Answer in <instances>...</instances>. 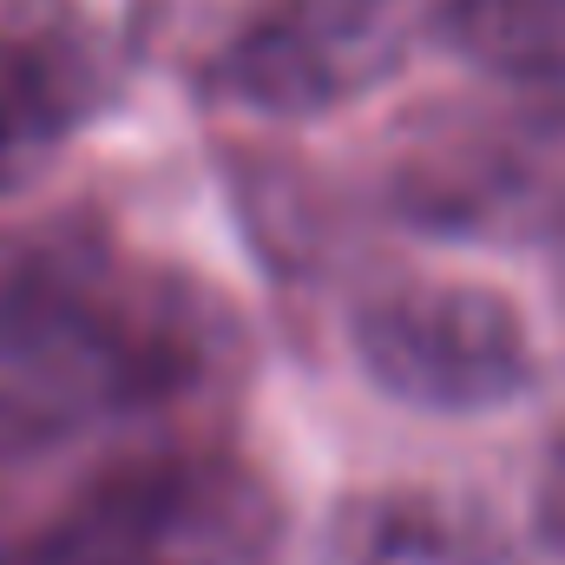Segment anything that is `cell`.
Masks as SVG:
<instances>
[{"label": "cell", "instance_id": "obj_4", "mask_svg": "<svg viewBox=\"0 0 565 565\" xmlns=\"http://www.w3.org/2000/svg\"><path fill=\"white\" fill-rule=\"evenodd\" d=\"M395 66L388 0H277L211 60V93L257 119H316L375 93Z\"/></svg>", "mask_w": 565, "mask_h": 565}, {"label": "cell", "instance_id": "obj_1", "mask_svg": "<svg viewBox=\"0 0 565 565\" xmlns=\"http://www.w3.org/2000/svg\"><path fill=\"white\" fill-rule=\"evenodd\" d=\"M224 316L99 231L0 237V447H60L211 382Z\"/></svg>", "mask_w": 565, "mask_h": 565}, {"label": "cell", "instance_id": "obj_3", "mask_svg": "<svg viewBox=\"0 0 565 565\" xmlns=\"http://www.w3.org/2000/svg\"><path fill=\"white\" fill-rule=\"evenodd\" d=\"M349 342L362 375L422 415H493L533 388L526 316L487 282L415 277L355 302Z\"/></svg>", "mask_w": 565, "mask_h": 565}, {"label": "cell", "instance_id": "obj_8", "mask_svg": "<svg viewBox=\"0 0 565 565\" xmlns=\"http://www.w3.org/2000/svg\"><path fill=\"white\" fill-rule=\"evenodd\" d=\"M533 520H540L546 546H559V553H565V440L553 447V460H546V473H540V500H533Z\"/></svg>", "mask_w": 565, "mask_h": 565}, {"label": "cell", "instance_id": "obj_2", "mask_svg": "<svg viewBox=\"0 0 565 565\" xmlns=\"http://www.w3.org/2000/svg\"><path fill=\"white\" fill-rule=\"evenodd\" d=\"M270 487L231 454H139L40 520L0 565H264Z\"/></svg>", "mask_w": 565, "mask_h": 565}, {"label": "cell", "instance_id": "obj_6", "mask_svg": "<svg viewBox=\"0 0 565 565\" xmlns=\"http://www.w3.org/2000/svg\"><path fill=\"white\" fill-rule=\"evenodd\" d=\"M493 533L434 493H362L329 526V565H493Z\"/></svg>", "mask_w": 565, "mask_h": 565}, {"label": "cell", "instance_id": "obj_5", "mask_svg": "<svg viewBox=\"0 0 565 565\" xmlns=\"http://www.w3.org/2000/svg\"><path fill=\"white\" fill-rule=\"evenodd\" d=\"M113 86L99 20L79 0H0V158L73 139Z\"/></svg>", "mask_w": 565, "mask_h": 565}, {"label": "cell", "instance_id": "obj_7", "mask_svg": "<svg viewBox=\"0 0 565 565\" xmlns=\"http://www.w3.org/2000/svg\"><path fill=\"white\" fill-rule=\"evenodd\" d=\"M440 40L500 79L565 99V0H440Z\"/></svg>", "mask_w": 565, "mask_h": 565}]
</instances>
